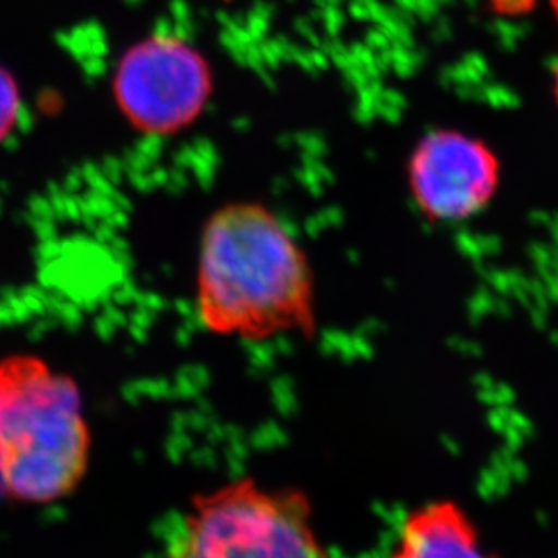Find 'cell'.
Masks as SVG:
<instances>
[{
	"label": "cell",
	"mask_w": 558,
	"mask_h": 558,
	"mask_svg": "<svg viewBox=\"0 0 558 558\" xmlns=\"http://www.w3.org/2000/svg\"><path fill=\"white\" fill-rule=\"evenodd\" d=\"M196 312L210 333L267 341L314 328V278L305 251L264 205L216 210L199 238Z\"/></svg>",
	"instance_id": "obj_1"
},
{
	"label": "cell",
	"mask_w": 558,
	"mask_h": 558,
	"mask_svg": "<svg viewBox=\"0 0 558 558\" xmlns=\"http://www.w3.org/2000/svg\"><path fill=\"white\" fill-rule=\"evenodd\" d=\"M92 451L71 377L35 355L0 361V494L22 505L59 502L84 483Z\"/></svg>",
	"instance_id": "obj_2"
},
{
	"label": "cell",
	"mask_w": 558,
	"mask_h": 558,
	"mask_svg": "<svg viewBox=\"0 0 558 558\" xmlns=\"http://www.w3.org/2000/svg\"><path fill=\"white\" fill-rule=\"evenodd\" d=\"M163 558H330L314 506L294 486L232 478L191 495L167 532Z\"/></svg>",
	"instance_id": "obj_3"
},
{
	"label": "cell",
	"mask_w": 558,
	"mask_h": 558,
	"mask_svg": "<svg viewBox=\"0 0 558 558\" xmlns=\"http://www.w3.org/2000/svg\"><path fill=\"white\" fill-rule=\"evenodd\" d=\"M120 113L138 133L177 135L204 113L213 73L204 54L174 33H155L131 46L113 76Z\"/></svg>",
	"instance_id": "obj_4"
},
{
	"label": "cell",
	"mask_w": 558,
	"mask_h": 558,
	"mask_svg": "<svg viewBox=\"0 0 558 558\" xmlns=\"http://www.w3.org/2000/svg\"><path fill=\"white\" fill-rule=\"evenodd\" d=\"M409 187L428 220L451 223L478 215L500 182L499 158L477 136L429 131L409 158Z\"/></svg>",
	"instance_id": "obj_5"
},
{
	"label": "cell",
	"mask_w": 558,
	"mask_h": 558,
	"mask_svg": "<svg viewBox=\"0 0 558 558\" xmlns=\"http://www.w3.org/2000/svg\"><path fill=\"white\" fill-rule=\"evenodd\" d=\"M385 558H499L488 554L477 524L459 502L428 500L407 511Z\"/></svg>",
	"instance_id": "obj_6"
},
{
	"label": "cell",
	"mask_w": 558,
	"mask_h": 558,
	"mask_svg": "<svg viewBox=\"0 0 558 558\" xmlns=\"http://www.w3.org/2000/svg\"><path fill=\"white\" fill-rule=\"evenodd\" d=\"M21 95L16 84L4 70H0V140L15 131L21 119Z\"/></svg>",
	"instance_id": "obj_7"
},
{
	"label": "cell",
	"mask_w": 558,
	"mask_h": 558,
	"mask_svg": "<svg viewBox=\"0 0 558 558\" xmlns=\"http://www.w3.org/2000/svg\"><path fill=\"white\" fill-rule=\"evenodd\" d=\"M489 4L500 15H521L535 5V0H489Z\"/></svg>",
	"instance_id": "obj_8"
},
{
	"label": "cell",
	"mask_w": 558,
	"mask_h": 558,
	"mask_svg": "<svg viewBox=\"0 0 558 558\" xmlns=\"http://www.w3.org/2000/svg\"><path fill=\"white\" fill-rule=\"evenodd\" d=\"M554 89H555V98H557V104H558V64H557V68H555V86H554Z\"/></svg>",
	"instance_id": "obj_9"
},
{
	"label": "cell",
	"mask_w": 558,
	"mask_h": 558,
	"mask_svg": "<svg viewBox=\"0 0 558 558\" xmlns=\"http://www.w3.org/2000/svg\"><path fill=\"white\" fill-rule=\"evenodd\" d=\"M551 5H554L555 15H557L558 19V0H551Z\"/></svg>",
	"instance_id": "obj_10"
}]
</instances>
